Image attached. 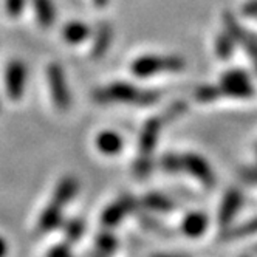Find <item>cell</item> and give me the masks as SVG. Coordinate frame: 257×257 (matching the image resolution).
<instances>
[{
	"mask_svg": "<svg viewBox=\"0 0 257 257\" xmlns=\"http://www.w3.org/2000/svg\"><path fill=\"white\" fill-rule=\"evenodd\" d=\"M160 91L140 88L127 82H112L102 88L93 91V101L98 104H135V105H152L158 102Z\"/></svg>",
	"mask_w": 257,
	"mask_h": 257,
	"instance_id": "1",
	"label": "cell"
},
{
	"mask_svg": "<svg viewBox=\"0 0 257 257\" xmlns=\"http://www.w3.org/2000/svg\"><path fill=\"white\" fill-rule=\"evenodd\" d=\"M164 118L154 116L143 125V131L138 140V158L135 161V174L138 177H148L152 168V154L158 143L161 128L164 125Z\"/></svg>",
	"mask_w": 257,
	"mask_h": 257,
	"instance_id": "2",
	"label": "cell"
},
{
	"mask_svg": "<svg viewBox=\"0 0 257 257\" xmlns=\"http://www.w3.org/2000/svg\"><path fill=\"white\" fill-rule=\"evenodd\" d=\"M186 62L180 56H157L148 54L135 59L131 65V70L138 78H151L160 73H178L185 68Z\"/></svg>",
	"mask_w": 257,
	"mask_h": 257,
	"instance_id": "3",
	"label": "cell"
},
{
	"mask_svg": "<svg viewBox=\"0 0 257 257\" xmlns=\"http://www.w3.org/2000/svg\"><path fill=\"white\" fill-rule=\"evenodd\" d=\"M217 85L222 91V96L246 99L254 95V87L249 75L240 68H232L223 73Z\"/></svg>",
	"mask_w": 257,
	"mask_h": 257,
	"instance_id": "4",
	"label": "cell"
},
{
	"mask_svg": "<svg viewBox=\"0 0 257 257\" xmlns=\"http://www.w3.org/2000/svg\"><path fill=\"white\" fill-rule=\"evenodd\" d=\"M47 79L54 107L61 110V112H65L71 104V96L67 87L62 67L59 64H50L47 68Z\"/></svg>",
	"mask_w": 257,
	"mask_h": 257,
	"instance_id": "5",
	"label": "cell"
},
{
	"mask_svg": "<svg viewBox=\"0 0 257 257\" xmlns=\"http://www.w3.org/2000/svg\"><path fill=\"white\" fill-rule=\"evenodd\" d=\"M181 169L197 178L205 188H212L215 185V175L209 163L198 154H181Z\"/></svg>",
	"mask_w": 257,
	"mask_h": 257,
	"instance_id": "6",
	"label": "cell"
},
{
	"mask_svg": "<svg viewBox=\"0 0 257 257\" xmlns=\"http://www.w3.org/2000/svg\"><path fill=\"white\" fill-rule=\"evenodd\" d=\"M27 65L19 61L14 59L11 61L7 68H5V90L10 99L13 101H19L22 99L25 93V87H27Z\"/></svg>",
	"mask_w": 257,
	"mask_h": 257,
	"instance_id": "7",
	"label": "cell"
},
{
	"mask_svg": "<svg viewBox=\"0 0 257 257\" xmlns=\"http://www.w3.org/2000/svg\"><path fill=\"white\" fill-rule=\"evenodd\" d=\"M223 22H225V30L232 36L235 44L242 45L246 50L248 56L251 58V61L257 70V36H254L248 30L242 28L240 24L235 21V17L231 13L223 14Z\"/></svg>",
	"mask_w": 257,
	"mask_h": 257,
	"instance_id": "8",
	"label": "cell"
},
{
	"mask_svg": "<svg viewBox=\"0 0 257 257\" xmlns=\"http://www.w3.org/2000/svg\"><path fill=\"white\" fill-rule=\"evenodd\" d=\"M140 208V203L132 195H122L112 205H108L102 214H101V225L104 228H113L116 226L121 220L132 211H137Z\"/></svg>",
	"mask_w": 257,
	"mask_h": 257,
	"instance_id": "9",
	"label": "cell"
},
{
	"mask_svg": "<svg viewBox=\"0 0 257 257\" xmlns=\"http://www.w3.org/2000/svg\"><path fill=\"white\" fill-rule=\"evenodd\" d=\"M240 206H242V192L235 188L228 189L217 214V223L220 225V228L225 229L231 225Z\"/></svg>",
	"mask_w": 257,
	"mask_h": 257,
	"instance_id": "10",
	"label": "cell"
},
{
	"mask_svg": "<svg viewBox=\"0 0 257 257\" xmlns=\"http://www.w3.org/2000/svg\"><path fill=\"white\" fill-rule=\"evenodd\" d=\"M113 41V28L108 22H99L95 31L93 44H91V56L95 59L102 58L108 51L110 45Z\"/></svg>",
	"mask_w": 257,
	"mask_h": 257,
	"instance_id": "11",
	"label": "cell"
},
{
	"mask_svg": "<svg viewBox=\"0 0 257 257\" xmlns=\"http://www.w3.org/2000/svg\"><path fill=\"white\" fill-rule=\"evenodd\" d=\"M62 212H64V206L59 205L58 201L51 200L39 217L38 231L39 232H50L54 228H58L62 223Z\"/></svg>",
	"mask_w": 257,
	"mask_h": 257,
	"instance_id": "12",
	"label": "cell"
},
{
	"mask_svg": "<svg viewBox=\"0 0 257 257\" xmlns=\"http://www.w3.org/2000/svg\"><path fill=\"white\" fill-rule=\"evenodd\" d=\"M209 225V218L206 214L200 212V211H192L185 215L181 222V231L188 237H200L203 235V232L208 229Z\"/></svg>",
	"mask_w": 257,
	"mask_h": 257,
	"instance_id": "13",
	"label": "cell"
},
{
	"mask_svg": "<svg viewBox=\"0 0 257 257\" xmlns=\"http://www.w3.org/2000/svg\"><path fill=\"white\" fill-rule=\"evenodd\" d=\"M96 148L105 155H115L122 149V138L113 131H104L96 137Z\"/></svg>",
	"mask_w": 257,
	"mask_h": 257,
	"instance_id": "14",
	"label": "cell"
},
{
	"mask_svg": "<svg viewBox=\"0 0 257 257\" xmlns=\"http://www.w3.org/2000/svg\"><path fill=\"white\" fill-rule=\"evenodd\" d=\"M76 192H78V180L75 177H65L58 183L51 200L58 201L59 205L65 206L68 201L73 200V197L76 195Z\"/></svg>",
	"mask_w": 257,
	"mask_h": 257,
	"instance_id": "15",
	"label": "cell"
},
{
	"mask_svg": "<svg viewBox=\"0 0 257 257\" xmlns=\"http://www.w3.org/2000/svg\"><path fill=\"white\" fill-rule=\"evenodd\" d=\"M62 38L65 42H68L71 45H78L90 38V28H88V25H85L84 22H79V21L68 22L62 30Z\"/></svg>",
	"mask_w": 257,
	"mask_h": 257,
	"instance_id": "16",
	"label": "cell"
},
{
	"mask_svg": "<svg viewBox=\"0 0 257 257\" xmlns=\"http://www.w3.org/2000/svg\"><path fill=\"white\" fill-rule=\"evenodd\" d=\"M33 5L39 25L42 28H50L56 19V10H54L53 0H33Z\"/></svg>",
	"mask_w": 257,
	"mask_h": 257,
	"instance_id": "17",
	"label": "cell"
},
{
	"mask_svg": "<svg viewBox=\"0 0 257 257\" xmlns=\"http://www.w3.org/2000/svg\"><path fill=\"white\" fill-rule=\"evenodd\" d=\"M141 205L144 206V209L157 211V212H169L174 209L172 200L158 192H149L148 195H144L141 200Z\"/></svg>",
	"mask_w": 257,
	"mask_h": 257,
	"instance_id": "18",
	"label": "cell"
},
{
	"mask_svg": "<svg viewBox=\"0 0 257 257\" xmlns=\"http://www.w3.org/2000/svg\"><path fill=\"white\" fill-rule=\"evenodd\" d=\"M257 232V217L248 220V222L237 225L234 228H225L222 232V240H235V238L248 237Z\"/></svg>",
	"mask_w": 257,
	"mask_h": 257,
	"instance_id": "19",
	"label": "cell"
},
{
	"mask_svg": "<svg viewBox=\"0 0 257 257\" xmlns=\"http://www.w3.org/2000/svg\"><path fill=\"white\" fill-rule=\"evenodd\" d=\"M234 48H235V41L226 30L223 33L217 34V38H215V54L220 59L228 61L234 54Z\"/></svg>",
	"mask_w": 257,
	"mask_h": 257,
	"instance_id": "20",
	"label": "cell"
},
{
	"mask_svg": "<svg viewBox=\"0 0 257 257\" xmlns=\"http://www.w3.org/2000/svg\"><path fill=\"white\" fill-rule=\"evenodd\" d=\"M160 166L166 174H180L181 169V154H164L160 160Z\"/></svg>",
	"mask_w": 257,
	"mask_h": 257,
	"instance_id": "21",
	"label": "cell"
},
{
	"mask_svg": "<svg viewBox=\"0 0 257 257\" xmlns=\"http://www.w3.org/2000/svg\"><path fill=\"white\" fill-rule=\"evenodd\" d=\"M95 246H96V249H98L101 254H110V252H113V251L116 249L118 240H116V237H115L112 232L102 231V232L96 237Z\"/></svg>",
	"mask_w": 257,
	"mask_h": 257,
	"instance_id": "22",
	"label": "cell"
},
{
	"mask_svg": "<svg viewBox=\"0 0 257 257\" xmlns=\"http://www.w3.org/2000/svg\"><path fill=\"white\" fill-rule=\"evenodd\" d=\"M218 98H222L218 85H201L195 90V99L200 102H212Z\"/></svg>",
	"mask_w": 257,
	"mask_h": 257,
	"instance_id": "23",
	"label": "cell"
},
{
	"mask_svg": "<svg viewBox=\"0 0 257 257\" xmlns=\"http://www.w3.org/2000/svg\"><path fill=\"white\" fill-rule=\"evenodd\" d=\"M84 234V222L79 218L75 220H70V222L65 225V235H67V240L71 242H76L78 238H81Z\"/></svg>",
	"mask_w": 257,
	"mask_h": 257,
	"instance_id": "24",
	"label": "cell"
},
{
	"mask_svg": "<svg viewBox=\"0 0 257 257\" xmlns=\"http://www.w3.org/2000/svg\"><path fill=\"white\" fill-rule=\"evenodd\" d=\"M25 5L27 0H5V11L10 17L16 19V17H19L24 13Z\"/></svg>",
	"mask_w": 257,
	"mask_h": 257,
	"instance_id": "25",
	"label": "cell"
},
{
	"mask_svg": "<svg viewBox=\"0 0 257 257\" xmlns=\"http://www.w3.org/2000/svg\"><path fill=\"white\" fill-rule=\"evenodd\" d=\"M186 108H188V105H186V102H183V101H177V102H174L166 112L163 113V118H164V121H172V119H175V118H178V116H181L183 113L186 112Z\"/></svg>",
	"mask_w": 257,
	"mask_h": 257,
	"instance_id": "26",
	"label": "cell"
},
{
	"mask_svg": "<svg viewBox=\"0 0 257 257\" xmlns=\"http://www.w3.org/2000/svg\"><path fill=\"white\" fill-rule=\"evenodd\" d=\"M71 252V246L68 242H62V243H58V245H54L51 249H48V255L51 257H67L70 255Z\"/></svg>",
	"mask_w": 257,
	"mask_h": 257,
	"instance_id": "27",
	"label": "cell"
},
{
	"mask_svg": "<svg viewBox=\"0 0 257 257\" xmlns=\"http://www.w3.org/2000/svg\"><path fill=\"white\" fill-rule=\"evenodd\" d=\"M242 14L246 17H252V19H257V0H249L242 7Z\"/></svg>",
	"mask_w": 257,
	"mask_h": 257,
	"instance_id": "28",
	"label": "cell"
},
{
	"mask_svg": "<svg viewBox=\"0 0 257 257\" xmlns=\"http://www.w3.org/2000/svg\"><path fill=\"white\" fill-rule=\"evenodd\" d=\"M245 177L251 181V183H257V169H249L245 172Z\"/></svg>",
	"mask_w": 257,
	"mask_h": 257,
	"instance_id": "29",
	"label": "cell"
},
{
	"mask_svg": "<svg viewBox=\"0 0 257 257\" xmlns=\"http://www.w3.org/2000/svg\"><path fill=\"white\" fill-rule=\"evenodd\" d=\"M7 252H8V243H7L5 238L0 235V257L5 255Z\"/></svg>",
	"mask_w": 257,
	"mask_h": 257,
	"instance_id": "30",
	"label": "cell"
},
{
	"mask_svg": "<svg viewBox=\"0 0 257 257\" xmlns=\"http://www.w3.org/2000/svg\"><path fill=\"white\" fill-rule=\"evenodd\" d=\"M91 2H93V4H95V7H98V8H104V7H107V5H108L110 0H91Z\"/></svg>",
	"mask_w": 257,
	"mask_h": 257,
	"instance_id": "31",
	"label": "cell"
},
{
	"mask_svg": "<svg viewBox=\"0 0 257 257\" xmlns=\"http://www.w3.org/2000/svg\"><path fill=\"white\" fill-rule=\"evenodd\" d=\"M254 251H255V252H257V248H254Z\"/></svg>",
	"mask_w": 257,
	"mask_h": 257,
	"instance_id": "32",
	"label": "cell"
}]
</instances>
